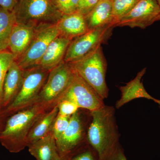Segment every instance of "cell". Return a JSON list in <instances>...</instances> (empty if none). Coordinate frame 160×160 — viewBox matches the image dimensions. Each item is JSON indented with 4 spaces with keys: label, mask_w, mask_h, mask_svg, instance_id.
Returning <instances> with one entry per match:
<instances>
[{
    "label": "cell",
    "mask_w": 160,
    "mask_h": 160,
    "mask_svg": "<svg viewBox=\"0 0 160 160\" xmlns=\"http://www.w3.org/2000/svg\"><path fill=\"white\" fill-rule=\"evenodd\" d=\"M91 123L87 132L88 144L99 160H106L119 143V134L112 106H104L90 112Z\"/></svg>",
    "instance_id": "cell-1"
},
{
    "label": "cell",
    "mask_w": 160,
    "mask_h": 160,
    "mask_svg": "<svg viewBox=\"0 0 160 160\" xmlns=\"http://www.w3.org/2000/svg\"><path fill=\"white\" fill-rule=\"evenodd\" d=\"M48 110L39 102L11 115L0 134V143L11 153H18L28 146L27 139L36 122Z\"/></svg>",
    "instance_id": "cell-2"
},
{
    "label": "cell",
    "mask_w": 160,
    "mask_h": 160,
    "mask_svg": "<svg viewBox=\"0 0 160 160\" xmlns=\"http://www.w3.org/2000/svg\"><path fill=\"white\" fill-rule=\"evenodd\" d=\"M69 64L104 99L108 97L109 89L106 81L107 63L101 46L82 58Z\"/></svg>",
    "instance_id": "cell-3"
},
{
    "label": "cell",
    "mask_w": 160,
    "mask_h": 160,
    "mask_svg": "<svg viewBox=\"0 0 160 160\" xmlns=\"http://www.w3.org/2000/svg\"><path fill=\"white\" fill-rule=\"evenodd\" d=\"M13 11L16 23L35 27L57 24L63 15L52 0H18Z\"/></svg>",
    "instance_id": "cell-4"
},
{
    "label": "cell",
    "mask_w": 160,
    "mask_h": 160,
    "mask_svg": "<svg viewBox=\"0 0 160 160\" xmlns=\"http://www.w3.org/2000/svg\"><path fill=\"white\" fill-rule=\"evenodd\" d=\"M75 72L64 61L49 71L37 102L49 110L56 106L74 78Z\"/></svg>",
    "instance_id": "cell-5"
},
{
    "label": "cell",
    "mask_w": 160,
    "mask_h": 160,
    "mask_svg": "<svg viewBox=\"0 0 160 160\" xmlns=\"http://www.w3.org/2000/svg\"><path fill=\"white\" fill-rule=\"evenodd\" d=\"M24 70V80L18 94L13 102L2 111L8 117L37 102L49 72L38 66Z\"/></svg>",
    "instance_id": "cell-6"
},
{
    "label": "cell",
    "mask_w": 160,
    "mask_h": 160,
    "mask_svg": "<svg viewBox=\"0 0 160 160\" xmlns=\"http://www.w3.org/2000/svg\"><path fill=\"white\" fill-rule=\"evenodd\" d=\"M59 35L57 24L38 26L28 48L22 55L15 60L20 68L26 70L38 66L49 44Z\"/></svg>",
    "instance_id": "cell-7"
},
{
    "label": "cell",
    "mask_w": 160,
    "mask_h": 160,
    "mask_svg": "<svg viewBox=\"0 0 160 160\" xmlns=\"http://www.w3.org/2000/svg\"><path fill=\"white\" fill-rule=\"evenodd\" d=\"M113 26L106 25L89 31L72 40L64 61L71 63L82 58L97 47L106 42L111 36Z\"/></svg>",
    "instance_id": "cell-8"
},
{
    "label": "cell",
    "mask_w": 160,
    "mask_h": 160,
    "mask_svg": "<svg viewBox=\"0 0 160 160\" xmlns=\"http://www.w3.org/2000/svg\"><path fill=\"white\" fill-rule=\"evenodd\" d=\"M62 99L71 101L79 108L90 112L105 106L104 99L76 72L71 84L61 100Z\"/></svg>",
    "instance_id": "cell-9"
},
{
    "label": "cell",
    "mask_w": 160,
    "mask_h": 160,
    "mask_svg": "<svg viewBox=\"0 0 160 160\" xmlns=\"http://www.w3.org/2000/svg\"><path fill=\"white\" fill-rule=\"evenodd\" d=\"M84 124L78 111L71 117L69 126L65 131L55 140L59 155L64 160H69L84 146Z\"/></svg>",
    "instance_id": "cell-10"
},
{
    "label": "cell",
    "mask_w": 160,
    "mask_h": 160,
    "mask_svg": "<svg viewBox=\"0 0 160 160\" xmlns=\"http://www.w3.org/2000/svg\"><path fill=\"white\" fill-rule=\"evenodd\" d=\"M160 20V8L157 0H140L131 11L116 24V26H129L145 29Z\"/></svg>",
    "instance_id": "cell-11"
},
{
    "label": "cell",
    "mask_w": 160,
    "mask_h": 160,
    "mask_svg": "<svg viewBox=\"0 0 160 160\" xmlns=\"http://www.w3.org/2000/svg\"><path fill=\"white\" fill-rule=\"evenodd\" d=\"M24 70L14 60L6 73L3 85L2 109L6 110L13 102L21 90L24 80Z\"/></svg>",
    "instance_id": "cell-12"
},
{
    "label": "cell",
    "mask_w": 160,
    "mask_h": 160,
    "mask_svg": "<svg viewBox=\"0 0 160 160\" xmlns=\"http://www.w3.org/2000/svg\"><path fill=\"white\" fill-rule=\"evenodd\" d=\"M72 40L59 35L49 44L38 66L50 71L64 61L67 48Z\"/></svg>",
    "instance_id": "cell-13"
},
{
    "label": "cell",
    "mask_w": 160,
    "mask_h": 160,
    "mask_svg": "<svg viewBox=\"0 0 160 160\" xmlns=\"http://www.w3.org/2000/svg\"><path fill=\"white\" fill-rule=\"evenodd\" d=\"M37 27L18 23L15 24L10 36L8 49L14 55L15 60L28 48Z\"/></svg>",
    "instance_id": "cell-14"
},
{
    "label": "cell",
    "mask_w": 160,
    "mask_h": 160,
    "mask_svg": "<svg viewBox=\"0 0 160 160\" xmlns=\"http://www.w3.org/2000/svg\"><path fill=\"white\" fill-rule=\"evenodd\" d=\"M146 71V68H144L138 72L133 80L126 83L125 86L120 87L121 96L116 103L117 109H119L126 103L135 99L143 98L154 102L156 98L147 92L141 81Z\"/></svg>",
    "instance_id": "cell-15"
},
{
    "label": "cell",
    "mask_w": 160,
    "mask_h": 160,
    "mask_svg": "<svg viewBox=\"0 0 160 160\" xmlns=\"http://www.w3.org/2000/svg\"><path fill=\"white\" fill-rule=\"evenodd\" d=\"M57 26L61 35L71 40L89 30L85 16L78 12L63 15Z\"/></svg>",
    "instance_id": "cell-16"
},
{
    "label": "cell",
    "mask_w": 160,
    "mask_h": 160,
    "mask_svg": "<svg viewBox=\"0 0 160 160\" xmlns=\"http://www.w3.org/2000/svg\"><path fill=\"white\" fill-rule=\"evenodd\" d=\"M85 17L89 30L106 25H112V0H100L94 8Z\"/></svg>",
    "instance_id": "cell-17"
},
{
    "label": "cell",
    "mask_w": 160,
    "mask_h": 160,
    "mask_svg": "<svg viewBox=\"0 0 160 160\" xmlns=\"http://www.w3.org/2000/svg\"><path fill=\"white\" fill-rule=\"evenodd\" d=\"M58 114L57 106L46 112L32 126L28 136V146L49 134ZM27 146V147H28Z\"/></svg>",
    "instance_id": "cell-18"
},
{
    "label": "cell",
    "mask_w": 160,
    "mask_h": 160,
    "mask_svg": "<svg viewBox=\"0 0 160 160\" xmlns=\"http://www.w3.org/2000/svg\"><path fill=\"white\" fill-rule=\"evenodd\" d=\"M27 147L29 153L36 160H52L57 152L55 139L52 131Z\"/></svg>",
    "instance_id": "cell-19"
},
{
    "label": "cell",
    "mask_w": 160,
    "mask_h": 160,
    "mask_svg": "<svg viewBox=\"0 0 160 160\" xmlns=\"http://www.w3.org/2000/svg\"><path fill=\"white\" fill-rule=\"evenodd\" d=\"M16 24L14 11L0 7V51L8 50L9 39Z\"/></svg>",
    "instance_id": "cell-20"
},
{
    "label": "cell",
    "mask_w": 160,
    "mask_h": 160,
    "mask_svg": "<svg viewBox=\"0 0 160 160\" xmlns=\"http://www.w3.org/2000/svg\"><path fill=\"white\" fill-rule=\"evenodd\" d=\"M140 0H112V25L116 24L134 8Z\"/></svg>",
    "instance_id": "cell-21"
},
{
    "label": "cell",
    "mask_w": 160,
    "mask_h": 160,
    "mask_svg": "<svg viewBox=\"0 0 160 160\" xmlns=\"http://www.w3.org/2000/svg\"><path fill=\"white\" fill-rule=\"evenodd\" d=\"M15 60L14 55L8 49L0 51V112L2 111V97L4 81L10 65Z\"/></svg>",
    "instance_id": "cell-22"
},
{
    "label": "cell",
    "mask_w": 160,
    "mask_h": 160,
    "mask_svg": "<svg viewBox=\"0 0 160 160\" xmlns=\"http://www.w3.org/2000/svg\"><path fill=\"white\" fill-rule=\"evenodd\" d=\"M55 6L63 15L78 12L79 0H52Z\"/></svg>",
    "instance_id": "cell-23"
},
{
    "label": "cell",
    "mask_w": 160,
    "mask_h": 160,
    "mask_svg": "<svg viewBox=\"0 0 160 160\" xmlns=\"http://www.w3.org/2000/svg\"><path fill=\"white\" fill-rule=\"evenodd\" d=\"M71 117L58 114L52 127V132L55 140L62 135L69 126Z\"/></svg>",
    "instance_id": "cell-24"
},
{
    "label": "cell",
    "mask_w": 160,
    "mask_h": 160,
    "mask_svg": "<svg viewBox=\"0 0 160 160\" xmlns=\"http://www.w3.org/2000/svg\"><path fill=\"white\" fill-rule=\"evenodd\" d=\"M69 160H99L97 154L91 146L81 148L69 158Z\"/></svg>",
    "instance_id": "cell-25"
},
{
    "label": "cell",
    "mask_w": 160,
    "mask_h": 160,
    "mask_svg": "<svg viewBox=\"0 0 160 160\" xmlns=\"http://www.w3.org/2000/svg\"><path fill=\"white\" fill-rule=\"evenodd\" d=\"M57 106L58 109V114L65 116L71 117L79 109L73 102L65 99L61 100Z\"/></svg>",
    "instance_id": "cell-26"
},
{
    "label": "cell",
    "mask_w": 160,
    "mask_h": 160,
    "mask_svg": "<svg viewBox=\"0 0 160 160\" xmlns=\"http://www.w3.org/2000/svg\"><path fill=\"white\" fill-rule=\"evenodd\" d=\"M100 0H79L78 12L86 16L97 5Z\"/></svg>",
    "instance_id": "cell-27"
},
{
    "label": "cell",
    "mask_w": 160,
    "mask_h": 160,
    "mask_svg": "<svg viewBox=\"0 0 160 160\" xmlns=\"http://www.w3.org/2000/svg\"><path fill=\"white\" fill-rule=\"evenodd\" d=\"M106 160H127L124 151L119 144Z\"/></svg>",
    "instance_id": "cell-28"
},
{
    "label": "cell",
    "mask_w": 160,
    "mask_h": 160,
    "mask_svg": "<svg viewBox=\"0 0 160 160\" xmlns=\"http://www.w3.org/2000/svg\"><path fill=\"white\" fill-rule=\"evenodd\" d=\"M18 0H0V7L4 9L13 11Z\"/></svg>",
    "instance_id": "cell-29"
},
{
    "label": "cell",
    "mask_w": 160,
    "mask_h": 160,
    "mask_svg": "<svg viewBox=\"0 0 160 160\" xmlns=\"http://www.w3.org/2000/svg\"><path fill=\"white\" fill-rule=\"evenodd\" d=\"M9 117L6 115L2 112H0V134L3 131L6 124V120Z\"/></svg>",
    "instance_id": "cell-30"
},
{
    "label": "cell",
    "mask_w": 160,
    "mask_h": 160,
    "mask_svg": "<svg viewBox=\"0 0 160 160\" xmlns=\"http://www.w3.org/2000/svg\"><path fill=\"white\" fill-rule=\"evenodd\" d=\"M52 160H64L59 155L58 153V152H56L55 154L54 157H53Z\"/></svg>",
    "instance_id": "cell-31"
},
{
    "label": "cell",
    "mask_w": 160,
    "mask_h": 160,
    "mask_svg": "<svg viewBox=\"0 0 160 160\" xmlns=\"http://www.w3.org/2000/svg\"><path fill=\"white\" fill-rule=\"evenodd\" d=\"M154 102H155L157 104H158V105L160 109V100L157 99H155V100H154Z\"/></svg>",
    "instance_id": "cell-32"
},
{
    "label": "cell",
    "mask_w": 160,
    "mask_h": 160,
    "mask_svg": "<svg viewBox=\"0 0 160 160\" xmlns=\"http://www.w3.org/2000/svg\"><path fill=\"white\" fill-rule=\"evenodd\" d=\"M158 4L159 6H160V0H157Z\"/></svg>",
    "instance_id": "cell-33"
}]
</instances>
